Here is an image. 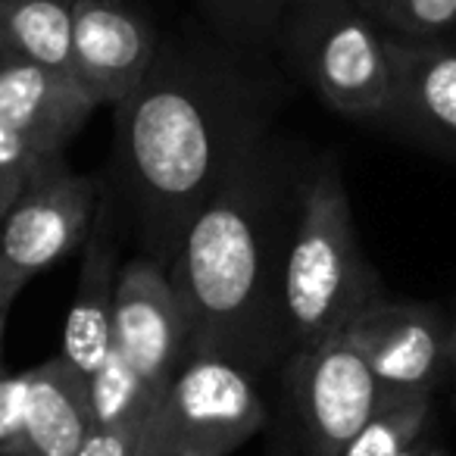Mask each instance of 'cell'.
I'll use <instances>...</instances> for the list:
<instances>
[{
  "mask_svg": "<svg viewBox=\"0 0 456 456\" xmlns=\"http://www.w3.org/2000/svg\"><path fill=\"white\" fill-rule=\"evenodd\" d=\"M281 85L216 38H163L144 82L116 110L113 172L141 254L163 269L197 209L273 134Z\"/></svg>",
  "mask_w": 456,
  "mask_h": 456,
  "instance_id": "1",
  "label": "cell"
},
{
  "mask_svg": "<svg viewBox=\"0 0 456 456\" xmlns=\"http://www.w3.org/2000/svg\"><path fill=\"white\" fill-rule=\"evenodd\" d=\"M369 16L397 41H447L456 32V0H372Z\"/></svg>",
  "mask_w": 456,
  "mask_h": 456,
  "instance_id": "19",
  "label": "cell"
},
{
  "mask_svg": "<svg viewBox=\"0 0 456 456\" xmlns=\"http://www.w3.org/2000/svg\"><path fill=\"white\" fill-rule=\"evenodd\" d=\"M435 416V394L385 397L381 406L338 450V456H400L428 435Z\"/></svg>",
  "mask_w": 456,
  "mask_h": 456,
  "instance_id": "18",
  "label": "cell"
},
{
  "mask_svg": "<svg viewBox=\"0 0 456 456\" xmlns=\"http://www.w3.org/2000/svg\"><path fill=\"white\" fill-rule=\"evenodd\" d=\"M266 456H306V447H304V441H300L288 410H285V416H281V422L273 425V437H269Z\"/></svg>",
  "mask_w": 456,
  "mask_h": 456,
  "instance_id": "23",
  "label": "cell"
},
{
  "mask_svg": "<svg viewBox=\"0 0 456 456\" xmlns=\"http://www.w3.org/2000/svg\"><path fill=\"white\" fill-rule=\"evenodd\" d=\"M88 379L63 356L28 369L26 394V456H76L88 437Z\"/></svg>",
  "mask_w": 456,
  "mask_h": 456,
  "instance_id": "14",
  "label": "cell"
},
{
  "mask_svg": "<svg viewBox=\"0 0 456 456\" xmlns=\"http://www.w3.org/2000/svg\"><path fill=\"white\" fill-rule=\"evenodd\" d=\"M78 285L72 294L60 356L88 379L113 350V300L119 281V209L101 194L91 232L85 238Z\"/></svg>",
  "mask_w": 456,
  "mask_h": 456,
  "instance_id": "12",
  "label": "cell"
},
{
  "mask_svg": "<svg viewBox=\"0 0 456 456\" xmlns=\"http://www.w3.org/2000/svg\"><path fill=\"white\" fill-rule=\"evenodd\" d=\"M4 325H7V310H4V304H0V369H4Z\"/></svg>",
  "mask_w": 456,
  "mask_h": 456,
  "instance_id": "29",
  "label": "cell"
},
{
  "mask_svg": "<svg viewBox=\"0 0 456 456\" xmlns=\"http://www.w3.org/2000/svg\"><path fill=\"white\" fill-rule=\"evenodd\" d=\"M26 184V175H16V172H0V222L7 216V209L13 207L16 194Z\"/></svg>",
  "mask_w": 456,
  "mask_h": 456,
  "instance_id": "25",
  "label": "cell"
},
{
  "mask_svg": "<svg viewBox=\"0 0 456 456\" xmlns=\"http://www.w3.org/2000/svg\"><path fill=\"white\" fill-rule=\"evenodd\" d=\"M91 416L101 428H132L141 431L157 412L159 400L138 379L119 350H110L107 360L88 375Z\"/></svg>",
  "mask_w": 456,
  "mask_h": 456,
  "instance_id": "17",
  "label": "cell"
},
{
  "mask_svg": "<svg viewBox=\"0 0 456 456\" xmlns=\"http://www.w3.org/2000/svg\"><path fill=\"white\" fill-rule=\"evenodd\" d=\"M134 456H175L169 444H166L163 431H159V425H157V419H153V416H151V422L144 425V431H141Z\"/></svg>",
  "mask_w": 456,
  "mask_h": 456,
  "instance_id": "24",
  "label": "cell"
},
{
  "mask_svg": "<svg viewBox=\"0 0 456 456\" xmlns=\"http://www.w3.org/2000/svg\"><path fill=\"white\" fill-rule=\"evenodd\" d=\"M113 347L157 400L188 354L182 297L153 256L141 254L122 263L113 300Z\"/></svg>",
  "mask_w": 456,
  "mask_h": 456,
  "instance_id": "10",
  "label": "cell"
},
{
  "mask_svg": "<svg viewBox=\"0 0 456 456\" xmlns=\"http://www.w3.org/2000/svg\"><path fill=\"white\" fill-rule=\"evenodd\" d=\"M447 366L450 375H456V316L450 319V329H447Z\"/></svg>",
  "mask_w": 456,
  "mask_h": 456,
  "instance_id": "26",
  "label": "cell"
},
{
  "mask_svg": "<svg viewBox=\"0 0 456 456\" xmlns=\"http://www.w3.org/2000/svg\"><path fill=\"white\" fill-rule=\"evenodd\" d=\"M216 41L250 60L275 51L279 26L291 0H197Z\"/></svg>",
  "mask_w": 456,
  "mask_h": 456,
  "instance_id": "16",
  "label": "cell"
},
{
  "mask_svg": "<svg viewBox=\"0 0 456 456\" xmlns=\"http://www.w3.org/2000/svg\"><path fill=\"white\" fill-rule=\"evenodd\" d=\"M391 91L375 128L456 169V47L387 38Z\"/></svg>",
  "mask_w": 456,
  "mask_h": 456,
  "instance_id": "9",
  "label": "cell"
},
{
  "mask_svg": "<svg viewBox=\"0 0 456 456\" xmlns=\"http://www.w3.org/2000/svg\"><path fill=\"white\" fill-rule=\"evenodd\" d=\"M306 163L263 138L197 209L169 263L188 319V354L216 350L266 375L288 360L281 269Z\"/></svg>",
  "mask_w": 456,
  "mask_h": 456,
  "instance_id": "2",
  "label": "cell"
},
{
  "mask_svg": "<svg viewBox=\"0 0 456 456\" xmlns=\"http://www.w3.org/2000/svg\"><path fill=\"white\" fill-rule=\"evenodd\" d=\"M101 188L63 157L47 159L26 178L0 222V304L13 306L22 288L78 250L91 232Z\"/></svg>",
  "mask_w": 456,
  "mask_h": 456,
  "instance_id": "6",
  "label": "cell"
},
{
  "mask_svg": "<svg viewBox=\"0 0 456 456\" xmlns=\"http://www.w3.org/2000/svg\"><path fill=\"white\" fill-rule=\"evenodd\" d=\"M26 372L0 369V456H26Z\"/></svg>",
  "mask_w": 456,
  "mask_h": 456,
  "instance_id": "20",
  "label": "cell"
},
{
  "mask_svg": "<svg viewBox=\"0 0 456 456\" xmlns=\"http://www.w3.org/2000/svg\"><path fill=\"white\" fill-rule=\"evenodd\" d=\"M10 60H20L13 51V45H10V38L4 35V28H0V66H7Z\"/></svg>",
  "mask_w": 456,
  "mask_h": 456,
  "instance_id": "28",
  "label": "cell"
},
{
  "mask_svg": "<svg viewBox=\"0 0 456 456\" xmlns=\"http://www.w3.org/2000/svg\"><path fill=\"white\" fill-rule=\"evenodd\" d=\"M356 4H360V7L366 10V13H369V7H372V0H356Z\"/></svg>",
  "mask_w": 456,
  "mask_h": 456,
  "instance_id": "31",
  "label": "cell"
},
{
  "mask_svg": "<svg viewBox=\"0 0 456 456\" xmlns=\"http://www.w3.org/2000/svg\"><path fill=\"white\" fill-rule=\"evenodd\" d=\"M431 456H450V453H447L444 447H437V444H435V453H431Z\"/></svg>",
  "mask_w": 456,
  "mask_h": 456,
  "instance_id": "30",
  "label": "cell"
},
{
  "mask_svg": "<svg viewBox=\"0 0 456 456\" xmlns=\"http://www.w3.org/2000/svg\"><path fill=\"white\" fill-rule=\"evenodd\" d=\"M72 7L76 0H0V28L20 60L72 76Z\"/></svg>",
  "mask_w": 456,
  "mask_h": 456,
  "instance_id": "15",
  "label": "cell"
},
{
  "mask_svg": "<svg viewBox=\"0 0 456 456\" xmlns=\"http://www.w3.org/2000/svg\"><path fill=\"white\" fill-rule=\"evenodd\" d=\"M163 35L128 0H76L72 76L97 107H119L151 72Z\"/></svg>",
  "mask_w": 456,
  "mask_h": 456,
  "instance_id": "11",
  "label": "cell"
},
{
  "mask_svg": "<svg viewBox=\"0 0 456 456\" xmlns=\"http://www.w3.org/2000/svg\"><path fill=\"white\" fill-rule=\"evenodd\" d=\"M153 419L175 456H232L269 425L263 375L228 354L191 350Z\"/></svg>",
  "mask_w": 456,
  "mask_h": 456,
  "instance_id": "5",
  "label": "cell"
},
{
  "mask_svg": "<svg viewBox=\"0 0 456 456\" xmlns=\"http://www.w3.org/2000/svg\"><path fill=\"white\" fill-rule=\"evenodd\" d=\"M141 431H144V428H141ZM141 431L101 428V425H91L88 437L82 441V447H78L76 456H134Z\"/></svg>",
  "mask_w": 456,
  "mask_h": 456,
  "instance_id": "22",
  "label": "cell"
},
{
  "mask_svg": "<svg viewBox=\"0 0 456 456\" xmlns=\"http://www.w3.org/2000/svg\"><path fill=\"white\" fill-rule=\"evenodd\" d=\"M97 103L72 76L28 60L0 66V122L26 134L41 153L60 157Z\"/></svg>",
  "mask_w": 456,
  "mask_h": 456,
  "instance_id": "13",
  "label": "cell"
},
{
  "mask_svg": "<svg viewBox=\"0 0 456 456\" xmlns=\"http://www.w3.org/2000/svg\"><path fill=\"white\" fill-rule=\"evenodd\" d=\"M450 319L422 300L379 297L344 325V335L362 354L385 397L435 394L450 375Z\"/></svg>",
  "mask_w": 456,
  "mask_h": 456,
  "instance_id": "8",
  "label": "cell"
},
{
  "mask_svg": "<svg viewBox=\"0 0 456 456\" xmlns=\"http://www.w3.org/2000/svg\"><path fill=\"white\" fill-rule=\"evenodd\" d=\"M431 453H435V441H431V437L425 435V437H419V441L412 444L410 450H403L400 456H431Z\"/></svg>",
  "mask_w": 456,
  "mask_h": 456,
  "instance_id": "27",
  "label": "cell"
},
{
  "mask_svg": "<svg viewBox=\"0 0 456 456\" xmlns=\"http://www.w3.org/2000/svg\"><path fill=\"white\" fill-rule=\"evenodd\" d=\"M381 279L366 260L335 157L306 159L281 269L288 356L344 331L372 300Z\"/></svg>",
  "mask_w": 456,
  "mask_h": 456,
  "instance_id": "3",
  "label": "cell"
},
{
  "mask_svg": "<svg viewBox=\"0 0 456 456\" xmlns=\"http://www.w3.org/2000/svg\"><path fill=\"white\" fill-rule=\"evenodd\" d=\"M281 379L306 456H338L385 400L379 379L344 331L294 350L281 362Z\"/></svg>",
  "mask_w": 456,
  "mask_h": 456,
  "instance_id": "7",
  "label": "cell"
},
{
  "mask_svg": "<svg viewBox=\"0 0 456 456\" xmlns=\"http://www.w3.org/2000/svg\"><path fill=\"white\" fill-rule=\"evenodd\" d=\"M63 157V153H60ZM53 159L51 153H41L26 134H20L13 126L0 122V172H16V175H32L35 169Z\"/></svg>",
  "mask_w": 456,
  "mask_h": 456,
  "instance_id": "21",
  "label": "cell"
},
{
  "mask_svg": "<svg viewBox=\"0 0 456 456\" xmlns=\"http://www.w3.org/2000/svg\"><path fill=\"white\" fill-rule=\"evenodd\" d=\"M275 51L325 107L375 128L391 91V53L356 0H291Z\"/></svg>",
  "mask_w": 456,
  "mask_h": 456,
  "instance_id": "4",
  "label": "cell"
}]
</instances>
